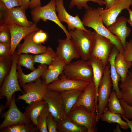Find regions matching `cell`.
<instances>
[{"instance_id": "cell-1", "label": "cell", "mask_w": 132, "mask_h": 132, "mask_svg": "<svg viewBox=\"0 0 132 132\" xmlns=\"http://www.w3.org/2000/svg\"><path fill=\"white\" fill-rule=\"evenodd\" d=\"M81 20L84 26L92 28L97 33L109 39L119 52L124 51L119 38L109 31L104 25L97 8L90 7L86 10Z\"/></svg>"}, {"instance_id": "cell-2", "label": "cell", "mask_w": 132, "mask_h": 132, "mask_svg": "<svg viewBox=\"0 0 132 132\" xmlns=\"http://www.w3.org/2000/svg\"><path fill=\"white\" fill-rule=\"evenodd\" d=\"M19 55L16 50L12 55V64L11 70L4 79L0 89V98L5 97L6 101L5 106L9 107L13 95L16 92L24 93L21 89L19 82L17 72V60Z\"/></svg>"}, {"instance_id": "cell-3", "label": "cell", "mask_w": 132, "mask_h": 132, "mask_svg": "<svg viewBox=\"0 0 132 132\" xmlns=\"http://www.w3.org/2000/svg\"><path fill=\"white\" fill-rule=\"evenodd\" d=\"M62 74L71 79L89 83L93 81L92 68L88 60L81 59L65 65Z\"/></svg>"}, {"instance_id": "cell-4", "label": "cell", "mask_w": 132, "mask_h": 132, "mask_svg": "<svg viewBox=\"0 0 132 132\" xmlns=\"http://www.w3.org/2000/svg\"><path fill=\"white\" fill-rule=\"evenodd\" d=\"M56 11L55 0H51L45 5L36 7L31 10L30 13L32 22L36 24L41 20L44 21L47 20L52 21L63 31L66 38L71 39L69 31L59 21Z\"/></svg>"}, {"instance_id": "cell-5", "label": "cell", "mask_w": 132, "mask_h": 132, "mask_svg": "<svg viewBox=\"0 0 132 132\" xmlns=\"http://www.w3.org/2000/svg\"><path fill=\"white\" fill-rule=\"evenodd\" d=\"M71 39L81 59L88 60L91 56L93 37L91 30L87 32L75 29L69 30Z\"/></svg>"}, {"instance_id": "cell-6", "label": "cell", "mask_w": 132, "mask_h": 132, "mask_svg": "<svg viewBox=\"0 0 132 132\" xmlns=\"http://www.w3.org/2000/svg\"><path fill=\"white\" fill-rule=\"evenodd\" d=\"M67 116L76 124L85 128L87 132L98 131L97 124L98 121L96 109L89 112L84 107L78 106L72 109Z\"/></svg>"}, {"instance_id": "cell-7", "label": "cell", "mask_w": 132, "mask_h": 132, "mask_svg": "<svg viewBox=\"0 0 132 132\" xmlns=\"http://www.w3.org/2000/svg\"><path fill=\"white\" fill-rule=\"evenodd\" d=\"M110 66L106 65L104 73L99 85L98 91L97 119L99 121L107 108L111 93L112 83L110 74Z\"/></svg>"}, {"instance_id": "cell-8", "label": "cell", "mask_w": 132, "mask_h": 132, "mask_svg": "<svg viewBox=\"0 0 132 132\" xmlns=\"http://www.w3.org/2000/svg\"><path fill=\"white\" fill-rule=\"evenodd\" d=\"M47 85L40 78L27 83L22 87L24 93L18 95L17 99L23 100L28 104L33 102L43 100L47 90Z\"/></svg>"}, {"instance_id": "cell-9", "label": "cell", "mask_w": 132, "mask_h": 132, "mask_svg": "<svg viewBox=\"0 0 132 132\" xmlns=\"http://www.w3.org/2000/svg\"><path fill=\"white\" fill-rule=\"evenodd\" d=\"M92 33L93 40L91 56L99 59L106 66L108 64L109 56L114 45L109 39L95 31Z\"/></svg>"}, {"instance_id": "cell-10", "label": "cell", "mask_w": 132, "mask_h": 132, "mask_svg": "<svg viewBox=\"0 0 132 132\" xmlns=\"http://www.w3.org/2000/svg\"><path fill=\"white\" fill-rule=\"evenodd\" d=\"M43 100L46 102L50 112L57 123L66 115L63 101L59 92L47 89Z\"/></svg>"}, {"instance_id": "cell-11", "label": "cell", "mask_w": 132, "mask_h": 132, "mask_svg": "<svg viewBox=\"0 0 132 132\" xmlns=\"http://www.w3.org/2000/svg\"><path fill=\"white\" fill-rule=\"evenodd\" d=\"M15 94L13 95L8 110L2 115L4 120L0 125V130L10 125L32 122L31 121L20 111L15 102Z\"/></svg>"}, {"instance_id": "cell-12", "label": "cell", "mask_w": 132, "mask_h": 132, "mask_svg": "<svg viewBox=\"0 0 132 132\" xmlns=\"http://www.w3.org/2000/svg\"><path fill=\"white\" fill-rule=\"evenodd\" d=\"M132 5V0H118L108 9L99 7L97 10L105 26L107 27L114 22L123 10Z\"/></svg>"}, {"instance_id": "cell-13", "label": "cell", "mask_w": 132, "mask_h": 132, "mask_svg": "<svg viewBox=\"0 0 132 132\" xmlns=\"http://www.w3.org/2000/svg\"><path fill=\"white\" fill-rule=\"evenodd\" d=\"M90 83L67 77L62 74L59 79L47 85L48 90L59 92L71 89H78L83 91Z\"/></svg>"}, {"instance_id": "cell-14", "label": "cell", "mask_w": 132, "mask_h": 132, "mask_svg": "<svg viewBox=\"0 0 132 132\" xmlns=\"http://www.w3.org/2000/svg\"><path fill=\"white\" fill-rule=\"evenodd\" d=\"M55 0L56 10L58 13L57 15L58 19L61 22H64L67 24L69 30L76 29L87 32L90 31V29L88 30L85 27L78 15L73 16L67 12L64 5L63 0Z\"/></svg>"}, {"instance_id": "cell-15", "label": "cell", "mask_w": 132, "mask_h": 132, "mask_svg": "<svg viewBox=\"0 0 132 132\" xmlns=\"http://www.w3.org/2000/svg\"><path fill=\"white\" fill-rule=\"evenodd\" d=\"M25 9L21 6L6 8L4 18V24H14L24 27H30L34 24L28 20L25 14Z\"/></svg>"}, {"instance_id": "cell-16", "label": "cell", "mask_w": 132, "mask_h": 132, "mask_svg": "<svg viewBox=\"0 0 132 132\" xmlns=\"http://www.w3.org/2000/svg\"><path fill=\"white\" fill-rule=\"evenodd\" d=\"M11 35L10 54L12 55L22 40L31 33L36 31L39 29L36 24L30 27L21 26L14 24L7 25Z\"/></svg>"}, {"instance_id": "cell-17", "label": "cell", "mask_w": 132, "mask_h": 132, "mask_svg": "<svg viewBox=\"0 0 132 132\" xmlns=\"http://www.w3.org/2000/svg\"><path fill=\"white\" fill-rule=\"evenodd\" d=\"M58 41L56 54L66 64L71 62L73 59H77L80 57L71 39H59Z\"/></svg>"}, {"instance_id": "cell-18", "label": "cell", "mask_w": 132, "mask_h": 132, "mask_svg": "<svg viewBox=\"0 0 132 132\" xmlns=\"http://www.w3.org/2000/svg\"><path fill=\"white\" fill-rule=\"evenodd\" d=\"M95 97V87L93 81L90 83L82 92L71 110L76 107L82 106L88 112H92L96 109Z\"/></svg>"}, {"instance_id": "cell-19", "label": "cell", "mask_w": 132, "mask_h": 132, "mask_svg": "<svg viewBox=\"0 0 132 132\" xmlns=\"http://www.w3.org/2000/svg\"><path fill=\"white\" fill-rule=\"evenodd\" d=\"M128 19L124 16H120L117 18L114 23L106 27L109 31L119 38L124 50L126 46V38L129 36L131 31L126 25Z\"/></svg>"}, {"instance_id": "cell-20", "label": "cell", "mask_w": 132, "mask_h": 132, "mask_svg": "<svg viewBox=\"0 0 132 132\" xmlns=\"http://www.w3.org/2000/svg\"><path fill=\"white\" fill-rule=\"evenodd\" d=\"M36 32H33L26 36L23 39V43L19 44L16 50L18 55L24 53L37 55L43 53L46 51L47 47L42 44H36L33 41V37Z\"/></svg>"}, {"instance_id": "cell-21", "label": "cell", "mask_w": 132, "mask_h": 132, "mask_svg": "<svg viewBox=\"0 0 132 132\" xmlns=\"http://www.w3.org/2000/svg\"><path fill=\"white\" fill-rule=\"evenodd\" d=\"M66 64L58 56L49 65L46 71L41 77L47 85L58 79L59 76L63 72L64 67Z\"/></svg>"}, {"instance_id": "cell-22", "label": "cell", "mask_w": 132, "mask_h": 132, "mask_svg": "<svg viewBox=\"0 0 132 132\" xmlns=\"http://www.w3.org/2000/svg\"><path fill=\"white\" fill-rule=\"evenodd\" d=\"M45 64H40L37 68L31 73L25 74L23 72L21 66L17 64V69L19 82L20 86L35 81L41 77L47 70L48 67Z\"/></svg>"}, {"instance_id": "cell-23", "label": "cell", "mask_w": 132, "mask_h": 132, "mask_svg": "<svg viewBox=\"0 0 132 132\" xmlns=\"http://www.w3.org/2000/svg\"><path fill=\"white\" fill-rule=\"evenodd\" d=\"M92 66L93 73V81L95 87V107L97 109L98 91L99 85L103 76L106 65L99 59L91 56L88 60Z\"/></svg>"}, {"instance_id": "cell-24", "label": "cell", "mask_w": 132, "mask_h": 132, "mask_svg": "<svg viewBox=\"0 0 132 132\" xmlns=\"http://www.w3.org/2000/svg\"><path fill=\"white\" fill-rule=\"evenodd\" d=\"M119 52L118 49L114 46L109 56L108 61L110 66V74L112 83L113 91L116 92L117 97L120 99L121 98V94L119 88L118 82L121 79V78L116 71L114 65L116 56Z\"/></svg>"}, {"instance_id": "cell-25", "label": "cell", "mask_w": 132, "mask_h": 132, "mask_svg": "<svg viewBox=\"0 0 132 132\" xmlns=\"http://www.w3.org/2000/svg\"><path fill=\"white\" fill-rule=\"evenodd\" d=\"M25 108L24 113L31 121L34 125L37 127V120L42 110L47 105L44 100L31 102Z\"/></svg>"}, {"instance_id": "cell-26", "label": "cell", "mask_w": 132, "mask_h": 132, "mask_svg": "<svg viewBox=\"0 0 132 132\" xmlns=\"http://www.w3.org/2000/svg\"><path fill=\"white\" fill-rule=\"evenodd\" d=\"M114 65L116 71L121 77V83L124 82L128 75V70L132 66V62L126 60L123 53L119 52L116 56Z\"/></svg>"}, {"instance_id": "cell-27", "label": "cell", "mask_w": 132, "mask_h": 132, "mask_svg": "<svg viewBox=\"0 0 132 132\" xmlns=\"http://www.w3.org/2000/svg\"><path fill=\"white\" fill-rule=\"evenodd\" d=\"M83 91L74 89L60 92L63 101L65 112L66 115L70 112Z\"/></svg>"}, {"instance_id": "cell-28", "label": "cell", "mask_w": 132, "mask_h": 132, "mask_svg": "<svg viewBox=\"0 0 132 132\" xmlns=\"http://www.w3.org/2000/svg\"><path fill=\"white\" fill-rule=\"evenodd\" d=\"M121 94V99L132 106V70L129 71L125 81L119 85Z\"/></svg>"}, {"instance_id": "cell-29", "label": "cell", "mask_w": 132, "mask_h": 132, "mask_svg": "<svg viewBox=\"0 0 132 132\" xmlns=\"http://www.w3.org/2000/svg\"><path fill=\"white\" fill-rule=\"evenodd\" d=\"M57 129L61 132H87L85 128L76 124L66 115L57 123Z\"/></svg>"}, {"instance_id": "cell-30", "label": "cell", "mask_w": 132, "mask_h": 132, "mask_svg": "<svg viewBox=\"0 0 132 132\" xmlns=\"http://www.w3.org/2000/svg\"><path fill=\"white\" fill-rule=\"evenodd\" d=\"M121 117L120 114L111 112L107 107L101 115L100 119L109 123H117L121 128L127 129L129 127L127 123L123 121Z\"/></svg>"}, {"instance_id": "cell-31", "label": "cell", "mask_w": 132, "mask_h": 132, "mask_svg": "<svg viewBox=\"0 0 132 132\" xmlns=\"http://www.w3.org/2000/svg\"><path fill=\"white\" fill-rule=\"evenodd\" d=\"M57 56L56 52L50 46L47 47V50L45 52L35 55L34 56L35 63L49 65L55 59Z\"/></svg>"}, {"instance_id": "cell-32", "label": "cell", "mask_w": 132, "mask_h": 132, "mask_svg": "<svg viewBox=\"0 0 132 132\" xmlns=\"http://www.w3.org/2000/svg\"><path fill=\"white\" fill-rule=\"evenodd\" d=\"M107 106L108 110L111 112L125 116V112L121 105L115 91H113L111 92Z\"/></svg>"}, {"instance_id": "cell-33", "label": "cell", "mask_w": 132, "mask_h": 132, "mask_svg": "<svg viewBox=\"0 0 132 132\" xmlns=\"http://www.w3.org/2000/svg\"><path fill=\"white\" fill-rule=\"evenodd\" d=\"M12 64V55H10L0 59V87H1L6 76L10 72Z\"/></svg>"}, {"instance_id": "cell-34", "label": "cell", "mask_w": 132, "mask_h": 132, "mask_svg": "<svg viewBox=\"0 0 132 132\" xmlns=\"http://www.w3.org/2000/svg\"><path fill=\"white\" fill-rule=\"evenodd\" d=\"M34 56L29 53H22L18 56L17 64L33 71L36 69L34 66Z\"/></svg>"}, {"instance_id": "cell-35", "label": "cell", "mask_w": 132, "mask_h": 132, "mask_svg": "<svg viewBox=\"0 0 132 132\" xmlns=\"http://www.w3.org/2000/svg\"><path fill=\"white\" fill-rule=\"evenodd\" d=\"M50 113L47 104L42 110L37 119V127L39 132H48L46 125V120Z\"/></svg>"}, {"instance_id": "cell-36", "label": "cell", "mask_w": 132, "mask_h": 132, "mask_svg": "<svg viewBox=\"0 0 132 132\" xmlns=\"http://www.w3.org/2000/svg\"><path fill=\"white\" fill-rule=\"evenodd\" d=\"M89 1L97 3L100 6L104 5V0H71L69 4V7L70 9H72L76 6L79 9H81L84 8L87 10L90 8L87 3Z\"/></svg>"}, {"instance_id": "cell-37", "label": "cell", "mask_w": 132, "mask_h": 132, "mask_svg": "<svg viewBox=\"0 0 132 132\" xmlns=\"http://www.w3.org/2000/svg\"><path fill=\"white\" fill-rule=\"evenodd\" d=\"M11 35L7 25L4 24L0 27V42L11 43Z\"/></svg>"}, {"instance_id": "cell-38", "label": "cell", "mask_w": 132, "mask_h": 132, "mask_svg": "<svg viewBox=\"0 0 132 132\" xmlns=\"http://www.w3.org/2000/svg\"><path fill=\"white\" fill-rule=\"evenodd\" d=\"M47 38V34L40 29L35 32L33 37V41L38 44L44 43Z\"/></svg>"}, {"instance_id": "cell-39", "label": "cell", "mask_w": 132, "mask_h": 132, "mask_svg": "<svg viewBox=\"0 0 132 132\" xmlns=\"http://www.w3.org/2000/svg\"><path fill=\"white\" fill-rule=\"evenodd\" d=\"M46 125L49 132H58L57 123L54 120L53 116L50 113L47 119Z\"/></svg>"}, {"instance_id": "cell-40", "label": "cell", "mask_w": 132, "mask_h": 132, "mask_svg": "<svg viewBox=\"0 0 132 132\" xmlns=\"http://www.w3.org/2000/svg\"><path fill=\"white\" fill-rule=\"evenodd\" d=\"M11 48V43L0 42V59L10 55Z\"/></svg>"}, {"instance_id": "cell-41", "label": "cell", "mask_w": 132, "mask_h": 132, "mask_svg": "<svg viewBox=\"0 0 132 132\" xmlns=\"http://www.w3.org/2000/svg\"><path fill=\"white\" fill-rule=\"evenodd\" d=\"M125 59L127 61L132 62V40L126 42V46L123 53Z\"/></svg>"}, {"instance_id": "cell-42", "label": "cell", "mask_w": 132, "mask_h": 132, "mask_svg": "<svg viewBox=\"0 0 132 132\" xmlns=\"http://www.w3.org/2000/svg\"><path fill=\"white\" fill-rule=\"evenodd\" d=\"M24 124L20 123L12 125L1 129L0 132H21Z\"/></svg>"}, {"instance_id": "cell-43", "label": "cell", "mask_w": 132, "mask_h": 132, "mask_svg": "<svg viewBox=\"0 0 132 132\" xmlns=\"http://www.w3.org/2000/svg\"><path fill=\"white\" fill-rule=\"evenodd\" d=\"M3 2L7 9L20 7L21 6L20 0H0Z\"/></svg>"}, {"instance_id": "cell-44", "label": "cell", "mask_w": 132, "mask_h": 132, "mask_svg": "<svg viewBox=\"0 0 132 132\" xmlns=\"http://www.w3.org/2000/svg\"><path fill=\"white\" fill-rule=\"evenodd\" d=\"M121 105L125 113V117L131 119L132 115V106L126 104L121 99H119Z\"/></svg>"}, {"instance_id": "cell-45", "label": "cell", "mask_w": 132, "mask_h": 132, "mask_svg": "<svg viewBox=\"0 0 132 132\" xmlns=\"http://www.w3.org/2000/svg\"><path fill=\"white\" fill-rule=\"evenodd\" d=\"M39 131L37 127L34 125L32 122L24 124L21 132H37Z\"/></svg>"}, {"instance_id": "cell-46", "label": "cell", "mask_w": 132, "mask_h": 132, "mask_svg": "<svg viewBox=\"0 0 132 132\" xmlns=\"http://www.w3.org/2000/svg\"><path fill=\"white\" fill-rule=\"evenodd\" d=\"M6 7L4 3L0 0V25H2L4 24V18L5 11Z\"/></svg>"}, {"instance_id": "cell-47", "label": "cell", "mask_w": 132, "mask_h": 132, "mask_svg": "<svg viewBox=\"0 0 132 132\" xmlns=\"http://www.w3.org/2000/svg\"><path fill=\"white\" fill-rule=\"evenodd\" d=\"M118 0H104V5L105 6L104 9H108L111 7Z\"/></svg>"}, {"instance_id": "cell-48", "label": "cell", "mask_w": 132, "mask_h": 132, "mask_svg": "<svg viewBox=\"0 0 132 132\" xmlns=\"http://www.w3.org/2000/svg\"><path fill=\"white\" fill-rule=\"evenodd\" d=\"M41 6V0H31L29 8L30 9Z\"/></svg>"}, {"instance_id": "cell-49", "label": "cell", "mask_w": 132, "mask_h": 132, "mask_svg": "<svg viewBox=\"0 0 132 132\" xmlns=\"http://www.w3.org/2000/svg\"><path fill=\"white\" fill-rule=\"evenodd\" d=\"M21 2V6L25 10L29 8L31 0H20Z\"/></svg>"}, {"instance_id": "cell-50", "label": "cell", "mask_w": 132, "mask_h": 132, "mask_svg": "<svg viewBox=\"0 0 132 132\" xmlns=\"http://www.w3.org/2000/svg\"><path fill=\"white\" fill-rule=\"evenodd\" d=\"M126 9L128 11L129 14V17L127 22L132 27V11L130 9L129 7L128 8Z\"/></svg>"}, {"instance_id": "cell-51", "label": "cell", "mask_w": 132, "mask_h": 132, "mask_svg": "<svg viewBox=\"0 0 132 132\" xmlns=\"http://www.w3.org/2000/svg\"><path fill=\"white\" fill-rule=\"evenodd\" d=\"M121 116L126 121L129 128L130 129L131 132H132V119L130 121L125 116L121 115Z\"/></svg>"}, {"instance_id": "cell-52", "label": "cell", "mask_w": 132, "mask_h": 132, "mask_svg": "<svg viewBox=\"0 0 132 132\" xmlns=\"http://www.w3.org/2000/svg\"><path fill=\"white\" fill-rule=\"evenodd\" d=\"M6 109V107L5 105L3 104H1L0 106V113H1L3 111H4L5 109Z\"/></svg>"}, {"instance_id": "cell-53", "label": "cell", "mask_w": 132, "mask_h": 132, "mask_svg": "<svg viewBox=\"0 0 132 132\" xmlns=\"http://www.w3.org/2000/svg\"><path fill=\"white\" fill-rule=\"evenodd\" d=\"M120 126L118 124L116 127V128L114 129L113 131L114 132H121V130L120 128Z\"/></svg>"}, {"instance_id": "cell-54", "label": "cell", "mask_w": 132, "mask_h": 132, "mask_svg": "<svg viewBox=\"0 0 132 132\" xmlns=\"http://www.w3.org/2000/svg\"><path fill=\"white\" fill-rule=\"evenodd\" d=\"M131 119H132V115L131 116Z\"/></svg>"}]
</instances>
